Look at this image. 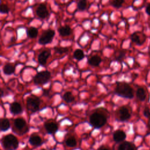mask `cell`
<instances>
[{"mask_svg": "<svg viewBox=\"0 0 150 150\" xmlns=\"http://www.w3.org/2000/svg\"><path fill=\"white\" fill-rule=\"evenodd\" d=\"M36 15L42 19L46 18L49 15V12L47 8L44 4H40L36 11Z\"/></svg>", "mask_w": 150, "mask_h": 150, "instance_id": "52a82bcc", "label": "cell"}, {"mask_svg": "<svg viewBox=\"0 0 150 150\" xmlns=\"http://www.w3.org/2000/svg\"><path fill=\"white\" fill-rule=\"evenodd\" d=\"M26 33L29 38H35L38 34V30L35 27H30L26 30Z\"/></svg>", "mask_w": 150, "mask_h": 150, "instance_id": "44dd1931", "label": "cell"}, {"mask_svg": "<svg viewBox=\"0 0 150 150\" xmlns=\"http://www.w3.org/2000/svg\"><path fill=\"white\" fill-rule=\"evenodd\" d=\"M50 78V73L47 71H42L38 73L33 77V82L36 84H44L48 82Z\"/></svg>", "mask_w": 150, "mask_h": 150, "instance_id": "277c9868", "label": "cell"}, {"mask_svg": "<svg viewBox=\"0 0 150 150\" xmlns=\"http://www.w3.org/2000/svg\"><path fill=\"white\" fill-rule=\"evenodd\" d=\"M45 128L48 134H53L58 130L57 125L53 122H47L45 124Z\"/></svg>", "mask_w": 150, "mask_h": 150, "instance_id": "9c48e42d", "label": "cell"}, {"mask_svg": "<svg viewBox=\"0 0 150 150\" xmlns=\"http://www.w3.org/2000/svg\"><path fill=\"white\" fill-rule=\"evenodd\" d=\"M86 5H87V2L86 1H84V0L79 1L77 3L78 9L80 11H83L86 8Z\"/></svg>", "mask_w": 150, "mask_h": 150, "instance_id": "4316f807", "label": "cell"}, {"mask_svg": "<svg viewBox=\"0 0 150 150\" xmlns=\"http://www.w3.org/2000/svg\"><path fill=\"white\" fill-rule=\"evenodd\" d=\"M1 130L2 131H7L10 128L9 121L6 118H3L1 120L0 122Z\"/></svg>", "mask_w": 150, "mask_h": 150, "instance_id": "d6986e66", "label": "cell"}, {"mask_svg": "<svg viewBox=\"0 0 150 150\" xmlns=\"http://www.w3.org/2000/svg\"><path fill=\"white\" fill-rule=\"evenodd\" d=\"M2 70L5 74L10 75L15 72V67L11 64H6L3 67Z\"/></svg>", "mask_w": 150, "mask_h": 150, "instance_id": "ac0fdd59", "label": "cell"}, {"mask_svg": "<svg viewBox=\"0 0 150 150\" xmlns=\"http://www.w3.org/2000/svg\"><path fill=\"white\" fill-rule=\"evenodd\" d=\"M136 96L137 98L140 101H144L146 98V94L143 88L139 87L137 90Z\"/></svg>", "mask_w": 150, "mask_h": 150, "instance_id": "ffe728a7", "label": "cell"}, {"mask_svg": "<svg viewBox=\"0 0 150 150\" xmlns=\"http://www.w3.org/2000/svg\"><path fill=\"white\" fill-rule=\"evenodd\" d=\"M26 125L25 120L22 118H18L14 120V125L18 129H22L26 127Z\"/></svg>", "mask_w": 150, "mask_h": 150, "instance_id": "9a60e30c", "label": "cell"}, {"mask_svg": "<svg viewBox=\"0 0 150 150\" xmlns=\"http://www.w3.org/2000/svg\"><path fill=\"white\" fill-rule=\"evenodd\" d=\"M124 2V1L122 0H115V1H112L111 2V5H112L115 8H120L122 6V4Z\"/></svg>", "mask_w": 150, "mask_h": 150, "instance_id": "484cf974", "label": "cell"}, {"mask_svg": "<svg viewBox=\"0 0 150 150\" xmlns=\"http://www.w3.org/2000/svg\"><path fill=\"white\" fill-rule=\"evenodd\" d=\"M56 52L62 54V53H64L66 52H67L69 50V49L67 47H56L55 49Z\"/></svg>", "mask_w": 150, "mask_h": 150, "instance_id": "f1b7e54d", "label": "cell"}, {"mask_svg": "<svg viewBox=\"0 0 150 150\" xmlns=\"http://www.w3.org/2000/svg\"><path fill=\"white\" fill-rule=\"evenodd\" d=\"M50 55L49 50H43L38 56V62L42 65H45L46 63V60Z\"/></svg>", "mask_w": 150, "mask_h": 150, "instance_id": "8fae6325", "label": "cell"}, {"mask_svg": "<svg viewBox=\"0 0 150 150\" xmlns=\"http://www.w3.org/2000/svg\"><path fill=\"white\" fill-rule=\"evenodd\" d=\"M40 101L39 98L32 96L28 98L26 100V106L28 110L32 112H36L39 110Z\"/></svg>", "mask_w": 150, "mask_h": 150, "instance_id": "5b68a950", "label": "cell"}, {"mask_svg": "<svg viewBox=\"0 0 150 150\" xmlns=\"http://www.w3.org/2000/svg\"><path fill=\"white\" fill-rule=\"evenodd\" d=\"M29 143L33 146H40L42 144V141L40 137L37 135H32L29 139Z\"/></svg>", "mask_w": 150, "mask_h": 150, "instance_id": "5bb4252c", "label": "cell"}, {"mask_svg": "<svg viewBox=\"0 0 150 150\" xmlns=\"http://www.w3.org/2000/svg\"><path fill=\"white\" fill-rule=\"evenodd\" d=\"M63 98L67 103H71L74 100V97L70 91L66 92L63 96Z\"/></svg>", "mask_w": 150, "mask_h": 150, "instance_id": "603a6c76", "label": "cell"}, {"mask_svg": "<svg viewBox=\"0 0 150 150\" xmlns=\"http://www.w3.org/2000/svg\"><path fill=\"white\" fill-rule=\"evenodd\" d=\"M97 150H110V149L107 147H105L104 146H101L100 148H98Z\"/></svg>", "mask_w": 150, "mask_h": 150, "instance_id": "1f68e13d", "label": "cell"}, {"mask_svg": "<svg viewBox=\"0 0 150 150\" xmlns=\"http://www.w3.org/2000/svg\"><path fill=\"white\" fill-rule=\"evenodd\" d=\"M9 9L8 8V6L5 5V4H2L1 5V6H0V12L1 13H7L9 12Z\"/></svg>", "mask_w": 150, "mask_h": 150, "instance_id": "83f0119b", "label": "cell"}, {"mask_svg": "<svg viewBox=\"0 0 150 150\" xmlns=\"http://www.w3.org/2000/svg\"><path fill=\"white\" fill-rule=\"evenodd\" d=\"M107 118L105 115L99 112H94L90 117V124L96 128H100L105 125Z\"/></svg>", "mask_w": 150, "mask_h": 150, "instance_id": "3957f363", "label": "cell"}, {"mask_svg": "<svg viewBox=\"0 0 150 150\" xmlns=\"http://www.w3.org/2000/svg\"><path fill=\"white\" fill-rule=\"evenodd\" d=\"M65 143H66V145L69 147H74L76 146L77 141L74 137H69L66 140Z\"/></svg>", "mask_w": 150, "mask_h": 150, "instance_id": "d4e9b609", "label": "cell"}, {"mask_svg": "<svg viewBox=\"0 0 150 150\" xmlns=\"http://www.w3.org/2000/svg\"><path fill=\"white\" fill-rule=\"evenodd\" d=\"M101 62V59L100 56H93L89 59L88 63L91 66H97L100 64Z\"/></svg>", "mask_w": 150, "mask_h": 150, "instance_id": "e0dca14e", "label": "cell"}, {"mask_svg": "<svg viewBox=\"0 0 150 150\" xmlns=\"http://www.w3.org/2000/svg\"><path fill=\"white\" fill-rule=\"evenodd\" d=\"M74 57L77 60H81L84 57V54L81 49H76L73 53Z\"/></svg>", "mask_w": 150, "mask_h": 150, "instance_id": "cb8c5ba5", "label": "cell"}, {"mask_svg": "<svg viewBox=\"0 0 150 150\" xmlns=\"http://www.w3.org/2000/svg\"><path fill=\"white\" fill-rule=\"evenodd\" d=\"M126 138V134L122 130H117L113 134V139L116 142H121Z\"/></svg>", "mask_w": 150, "mask_h": 150, "instance_id": "30bf717a", "label": "cell"}, {"mask_svg": "<svg viewBox=\"0 0 150 150\" xmlns=\"http://www.w3.org/2000/svg\"><path fill=\"white\" fill-rule=\"evenodd\" d=\"M115 93L118 96L127 98H132L134 97V93L132 87L126 83L117 82L115 88Z\"/></svg>", "mask_w": 150, "mask_h": 150, "instance_id": "6da1fadb", "label": "cell"}, {"mask_svg": "<svg viewBox=\"0 0 150 150\" xmlns=\"http://www.w3.org/2000/svg\"><path fill=\"white\" fill-rule=\"evenodd\" d=\"M149 118H150V117H149Z\"/></svg>", "mask_w": 150, "mask_h": 150, "instance_id": "d590c367", "label": "cell"}, {"mask_svg": "<svg viewBox=\"0 0 150 150\" xmlns=\"http://www.w3.org/2000/svg\"><path fill=\"white\" fill-rule=\"evenodd\" d=\"M124 55H125V53L124 52H120V54L117 56V60H120L124 56Z\"/></svg>", "mask_w": 150, "mask_h": 150, "instance_id": "4dcf8cb0", "label": "cell"}, {"mask_svg": "<svg viewBox=\"0 0 150 150\" xmlns=\"http://www.w3.org/2000/svg\"><path fill=\"white\" fill-rule=\"evenodd\" d=\"M18 145V139L12 134L6 135L2 139V145L6 150H15Z\"/></svg>", "mask_w": 150, "mask_h": 150, "instance_id": "7a4b0ae2", "label": "cell"}, {"mask_svg": "<svg viewBox=\"0 0 150 150\" xmlns=\"http://www.w3.org/2000/svg\"><path fill=\"white\" fill-rule=\"evenodd\" d=\"M143 114H144V115L145 117H146V118H149V117H150V110H149V108L148 107H146L144 111H143Z\"/></svg>", "mask_w": 150, "mask_h": 150, "instance_id": "f546056e", "label": "cell"}, {"mask_svg": "<svg viewBox=\"0 0 150 150\" xmlns=\"http://www.w3.org/2000/svg\"><path fill=\"white\" fill-rule=\"evenodd\" d=\"M10 111L13 114H19L22 112V108L19 103L15 101L10 105Z\"/></svg>", "mask_w": 150, "mask_h": 150, "instance_id": "7c38bea8", "label": "cell"}, {"mask_svg": "<svg viewBox=\"0 0 150 150\" xmlns=\"http://www.w3.org/2000/svg\"><path fill=\"white\" fill-rule=\"evenodd\" d=\"M43 95H45V96H47L49 94V90H43Z\"/></svg>", "mask_w": 150, "mask_h": 150, "instance_id": "836d02e7", "label": "cell"}, {"mask_svg": "<svg viewBox=\"0 0 150 150\" xmlns=\"http://www.w3.org/2000/svg\"><path fill=\"white\" fill-rule=\"evenodd\" d=\"M131 38L133 42L135 43L136 44H137L138 45H141L144 43V41L141 40L140 36L135 32L131 35Z\"/></svg>", "mask_w": 150, "mask_h": 150, "instance_id": "7402d4cb", "label": "cell"}, {"mask_svg": "<svg viewBox=\"0 0 150 150\" xmlns=\"http://www.w3.org/2000/svg\"><path fill=\"white\" fill-rule=\"evenodd\" d=\"M59 33L62 36H67L71 33V29L69 26L65 25L59 28Z\"/></svg>", "mask_w": 150, "mask_h": 150, "instance_id": "2e32d148", "label": "cell"}, {"mask_svg": "<svg viewBox=\"0 0 150 150\" xmlns=\"http://www.w3.org/2000/svg\"><path fill=\"white\" fill-rule=\"evenodd\" d=\"M3 95H4L3 90L1 89V97H2V96H3Z\"/></svg>", "mask_w": 150, "mask_h": 150, "instance_id": "e575fe53", "label": "cell"}, {"mask_svg": "<svg viewBox=\"0 0 150 150\" xmlns=\"http://www.w3.org/2000/svg\"><path fill=\"white\" fill-rule=\"evenodd\" d=\"M145 11H146V13L148 14L149 15H150V4H149V5L146 6Z\"/></svg>", "mask_w": 150, "mask_h": 150, "instance_id": "d6a6232c", "label": "cell"}, {"mask_svg": "<svg viewBox=\"0 0 150 150\" xmlns=\"http://www.w3.org/2000/svg\"><path fill=\"white\" fill-rule=\"evenodd\" d=\"M120 120L122 121H125L129 120L131 117V114L127 108L122 107L119 110Z\"/></svg>", "mask_w": 150, "mask_h": 150, "instance_id": "ba28073f", "label": "cell"}, {"mask_svg": "<svg viewBox=\"0 0 150 150\" xmlns=\"http://www.w3.org/2000/svg\"><path fill=\"white\" fill-rule=\"evenodd\" d=\"M54 35L55 32L53 30L49 29L45 31L40 36L39 39V43L42 45H46L50 43L52 40Z\"/></svg>", "mask_w": 150, "mask_h": 150, "instance_id": "8992f818", "label": "cell"}, {"mask_svg": "<svg viewBox=\"0 0 150 150\" xmlns=\"http://www.w3.org/2000/svg\"><path fill=\"white\" fill-rule=\"evenodd\" d=\"M118 150H137V148L134 144L125 141L119 145Z\"/></svg>", "mask_w": 150, "mask_h": 150, "instance_id": "4fadbf2b", "label": "cell"}]
</instances>
